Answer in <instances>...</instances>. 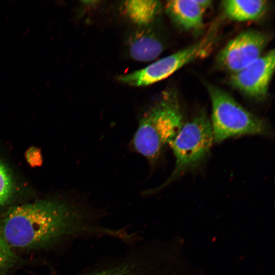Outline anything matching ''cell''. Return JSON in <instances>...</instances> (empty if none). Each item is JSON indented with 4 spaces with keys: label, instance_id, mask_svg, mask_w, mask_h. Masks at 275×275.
I'll list each match as a JSON object with an SVG mask.
<instances>
[{
    "label": "cell",
    "instance_id": "obj_2",
    "mask_svg": "<svg viewBox=\"0 0 275 275\" xmlns=\"http://www.w3.org/2000/svg\"><path fill=\"white\" fill-rule=\"evenodd\" d=\"M183 123L177 94L172 89L167 90L141 117L133 137V147L154 163Z\"/></svg>",
    "mask_w": 275,
    "mask_h": 275
},
{
    "label": "cell",
    "instance_id": "obj_7",
    "mask_svg": "<svg viewBox=\"0 0 275 275\" xmlns=\"http://www.w3.org/2000/svg\"><path fill=\"white\" fill-rule=\"evenodd\" d=\"M269 41L268 35L259 31L241 32L219 52L217 65L231 74L241 70L262 56Z\"/></svg>",
    "mask_w": 275,
    "mask_h": 275
},
{
    "label": "cell",
    "instance_id": "obj_6",
    "mask_svg": "<svg viewBox=\"0 0 275 275\" xmlns=\"http://www.w3.org/2000/svg\"><path fill=\"white\" fill-rule=\"evenodd\" d=\"M219 25L214 23L199 40L148 66L119 75L118 80L132 87H145L161 81L195 60L206 57L213 49L218 39Z\"/></svg>",
    "mask_w": 275,
    "mask_h": 275
},
{
    "label": "cell",
    "instance_id": "obj_14",
    "mask_svg": "<svg viewBox=\"0 0 275 275\" xmlns=\"http://www.w3.org/2000/svg\"><path fill=\"white\" fill-rule=\"evenodd\" d=\"M13 183L10 174L0 161V205L5 204L12 192Z\"/></svg>",
    "mask_w": 275,
    "mask_h": 275
},
{
    "label": "cell",
    "instance_id": "obj_16",
    "mask_svg": "<svg viewBox=\"0 0 275 275\" xmlns=\"http://www.w3.org/2000/svg\"><path fill=\"white\" fill-rule=\"evenodd\" d=\"M197 2L205 9L209 7L212 3L210 0H196Z\"/></svg>",
    "mask_w": 275,
    "mask_h": 275
},
{
    "label": "cell",
    "instance_id": "obj_13",
    "mask_svg": "<svg viewBox=\"0 0 275 275\" xmlns=\"http://www.w3.org/2000/svg\"><path fill=\"white\" fill-rule=\"evenodd\" d=\"M16 261L12 248L0 234V275H6Z\"/></svg>",
    "mask_w": 275,
    "mask_h": 275
},
{
    "label": "cell",
    "instance_id": "obj_11",
    "mask_svg": "<svg viewBox=\"0 0 275 275\" xmlns=\"http://www.w3.org/2000/svg\"><path fill=\"white\" fill-rule=\"evenodd\" d=\"M224 12L229 19L237 21L257 20L265 12L267 2L264 0H226L222 3Z\"/></svg>",
    "mask_w": 275,
    "mask_h": 275
},
{
    "label": "cell",
    "instance_id": "obj_9",
    "mask_svg": "<svg viewBox=\"0 0 275 275\" xmlns=\"http://www.w3.org/2000/svg\"><path fill=\"white\" fill-rule=\"evenodd\" d=\"M129 56L134 60L149 62L156 59L162 52L163 42L157 32L150 25L139 26L127 40Z\"/></svg>",
    "mask_w": 275,
    "mask_h": 275
},
{
    "label": "cell",
    "instance_id": "obj_5",
    "mask_svg": "<svg viewBox=\"0 0 275 275\" xmlns=\"http://www.w3.org/2000/svg\"><path fill=\"white\" fill-rule=\"evenodd\" d=\"M213 143L210 120L205 112L201 111L183 123L169 144L175 158V168L169 177L157 188L145 194L158 191L198 166L208 155Z\"/></svg>",
    "mask_w": 275,
    "mask_h": 275
},
{
    "label": "cell",
    "instance_id": "obj_15",
    "mask_svg": "<svg viewBox=\"0 0 275 275\" xmlns=\"http://www.w3.org/2000/svg\"><path fill=\"white\" fill-rule=\"evenodd\" d=\"M25 157L26 161L32 167H39L42 163L41 152L37 147L29 148L25 152Z\"/></svg>",
    "mask_w": 275,
    "mask_h": 275
},
{
    "label": "cell",
    "instance_id": "obj_10",
    "mask_svg": "<svg viewBox=\"0 0 275 275\" xmlns=\"http://www.w3.org/2000/svg\"><path fill=\"white\" fill-rule=\"evenodd\" d=\"M165 8L173 21L184 30H198L203 25L205 9L196 0L169 1Z\"/></svg>",
    "mask_w": 275,
    "mask_h": 275
},
{
    "label": "cell",
    "instance_id": "obj_3",
    "mask_svg": "<svg viewBox=\"0 0 275 275\" xmlns=\"http://www.w3.org/2000/svg\"><path fill=\"white\" fill-rule=\"evenodd\" d=\"M139 241L125 252L98 261L78 275H169L166 248L153 240Z\"/></svg>",
    "mask_w": 275,
    "mask_h": 275
},
{
    "label": "cell",
    "instance_id": "obj_4",
    "mask_svg": "<svg viewBox=\"0 0 275 275\" xmlns=\"http://www.w3.org/2000/svg\"><path fill=\"white\" fill-rule=\"evenodd\" d=\"M212 105L210 120L214 143L243 135H268L270 129L262 119L241 105L230 94L206 85Z\"/></svg>",
    "mask_w": 275,
    "mask_h": 275
},
{
    "label": "cell",
    "instance_id": "obj_8",
    "mask_svg": "<svg viewBox=\"0 0 275 275\" xmlns=\"http://www.w3.org/2000/svg\"><path fill=\"white\" fill-rule=\"evenodd\" d=\"M274 65L275 52L272 49L242 70L231 74L230 84L246 96L262 100L267 95Z\"/></svg>",
    "mask_w": 275,
    "mask_h": 275
},
{
    "label": "cell",
    "instance_id": "obj_12",
    "mask_svg": "<svg viewBox=\"0 0 275 275\" xmlns=\"http://www.w3.org/2000/svg\"><path fill=\"white\" fill-rule=\"evenodd\" d=\"M123 8L134 23L145 26L152 23L160 12L162 5L158 1L132 0L124 2Z\"/></svg>",
    "mask_w": 275,
    "mask_h": 275
},
{
    "label": "cell",
    "instance_id": "obj_1",
    "mask_svg": "<svg viewBox=\"0 0 275 275\" xmlns=\"http://www.w3.org/2000/svg\"><path fill=\"white\" fill-rule=\"evenodd\" d=\"M100 216L85 204L37 201L10 208L0 222V234L11 248L22 249L73 237L128 239L126 229L105 226Z\"/></svg>",
    "mask_w": 275,
    "mask_h": 275
}]
</instances>
